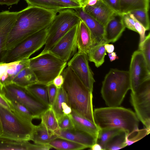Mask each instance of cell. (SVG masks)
<instances>
[{
    "mask_svg": "<svg viewBox=\"0 0 150 150\" xmlns=\"http://www.w3.org/2000/svg\"><path fill=\"white\" fill-rule=\"evenodd\" d=\"M107 43L105 40L93 46L87 54L88 60L93 62L96 67H98L104 62L106 54L105 45Z\"/></svg>",
    "mask_w": 150,
    "mask_h": 150,
    "instance_id": "cell-25",
    "label": "cell"
},
{
    "mask_svg": "<svg viewBox=\"0 0 150 150\" xmlns=\"http://www.w3.org/2000/svg\"><path fill=\"white\" fill-rule=\"evenodd\" d=\"M122 14L115 12L104 27V40L107 43L114 42L121 36L125 30Z\"/></svg>",
    "mask_w": 150,
    "mask_h": 150,
    "instance_id": "cell-17",
    "label": "cell"
},
{
    "mask_svg": "<svg viewBox=\"0 0 150 150\" xmlns=\"http://www.w3.org/2000/svg\"><path fill=\"white\" fill-rule=\"evenodd\" d=\"M102 0L115 12L119 13V0Z\"/></svg>",
    "mask_w": 150,
    "mask_h": 150,
    "instance_id": "cell-43",
    "label": "cell"
},
{
    "mask_svg": "<svg viewBox=\"0 0 150 150\" xmlns=\"http://www.w3.org/2000/svg\"><path fill=\"white\" fill-rule=\"evenodd\" d=\"M131 89L129 71L111 69L102 82V97L108 106H119Z\"/></svg>",
    "mask_w": 150,
    "mask_h": 150,
    "instance_id": "cell-4",
    "label": "cell"
},
{
    "mask_svg": "<svg viewBox=\"0 0 150 150\" xmlns=\"http://www.w3.org/2000/svg\"><path fill=\"white\" fill-rule=\"evenodd\" d=\"M28 6H35L47 10L59 11L67 8L68 6L56 0H25Z\"/></svg>",
    "mask_w": 150,
    "mask_h": 150,
    "instance_id": "cell-26",
    "label": "cell"
},
{
    "mask_svg": "<svg viewBox=\"0 0 150 150\" xmlns=\"http://www.w3.org/2000/svg\"><path fill=\"white\" fill-rule=\"evenodd\" d=\"M100 0H83L82 2V8L86 6H92L95 4Z\"/></svg>",
    "mask_w": 150,
    "mask_h": 150,
    "instance_id": "cell-48",
    "label": "cell"
},
{
    "mask_svg": "<svg viewBox=\"0 0 150 150\" xmlns=\"http://www.w3.org/2000/svg\"><path fill=\"white\" fill-rule=\"evenodd\" d=\"M74 10L90 30L93 46L104 40V27L86 12L82 7L77 8Z\"/></svg>",
    "mask_w": 150,
    "mask_h": 150,
    "instance_id": "cell-18",
    "label": "cell"
},
{
    "mask_svg": "<svg viewBox=\"0 0 150 150\" xmlns=\"http://www.w3.org/2000/svg\"><path fill=\"white\" fill-rule=\"evenodd\" d=\"M57 13L30 6L19 11L8 36L6 50L12 48L27 38L49 26Z\"/></svg>",
    "mask_w": 150,
    "mask_h": 150,
    "instance_id": "cell-1",
    "label": "cell"
},
{
    "mask_svg": "<svg viewBox=\"0 0 150 150\" xmlns=\"http://www.w3.org/2000/svg\"><path fill=\"white\" fill-rule=\"evenodd\" d=\"M59 128L61 129H67L74 128L69 115L64 114L58 120Z\"/></svg>",
    "mask_w": 150,
    "mask_h": 150,
    "instance_id": "cell-39",
    "label": "cell"
},
{
    "mask_svg": "<svg viewBox=\"0 0 150 150\" xmlns=\"http://www.w3.org/2000/svg\"><path fill=\"white\" fill-rule=\"evenodd\" d=\"M19 11H4L0 12V63L6 51V46L9 33L16 19Z\"/></svg>",
    "mask_w": 150,
    "mask_h": 150,
    "instance_id": "cell-14",
    "label": "cell"
},
{
    "mask_svg": "<svg viewBox=\"0 0 150 150\" xmlns=\"http://www.w3.org/2000/svg\"><path fill=\"white\" fill-rule=\"evenodd\" d=\"M57 137L68 140L90 148L96 142L97 139L92 135L74 127L67 129H59L53 132Z\"/></svg>",
    "mask_w": 150,
    "mask_h": 150,
    "instance_id": "cell-15",
    "label": "cell"
},
{
    "mask_svg": "<svg viewBox=\"0 0 150 150\" xmlns=\"http://www.w3.org/2000/svg\"><path fill=\"white\" fill-rule=\"evenodd\" d=\"M12 82L26 87L38 83V81L33 71L29 67H28L20 71L13 79Z\"/></svg>",
    "mask_w": 150,
    "mask_h": 150,
    "instance_id": "cell-27",
    "label": "cell"
},
{
    "mask_svg": "<svg viewBox=\"0 0 150 150\" xmlns=\"http://www.w3.org/2000/svg\"><path fill=\"white\" fill-rule=\"evenodd\" d=\"M108 56L110 62H112L116 59H118V57L117 56L116 53L114 52L108 53Z\"/></svg>",
    "mask_w": 150,
    "mask_h": 150,
    "instance_id": "cell-50",
    "label": "cell"
},
{
    "mask_svg": "<svg viewBox=\"0 0 150 150\" xmlns=\"http://www.w3.org/2000/svg\"><path fill=\"white\" fill-rule=\"evenodd\" d=\"M125 133L123 132L114 137L107 144L105 150H116L127 146L125 139Z\"/></svg>",
    "mask_w": 150,
    "mask_h": 150,
    "instance_id": "cell-34",
    "label": "cell"
},
{
    "mask_svg": "<svg viewBox=\"0 0 150 150\" xmlns=\"http://www.w3.org/2000/svg\"><path fill=\"white\" fill-rule=\"evenodd\" d=\"M0 137L20 141L30 140L35 126L29 121L0 105Z\"/></svg>",
    "mask_w": 150,
    "mask_h": 150,
    "instance_id": "cell-5",
    "label": "cell"
},
{
    "mask_svg": "<svg viewBox=\"0 0 150 150\" xmlns=\"http://www.w3.org/2000/svg\"><path fill=\"white\" fill-rule=\"evenodd\" d=\"M8 101L11 110L12 111L30 121H32L33 119L35 118L32 112L23 105L15 101Z\"/></svg>",
    "mask_w": 150,
    "mask_h": 150,
    "instance_id": "cell-33",
    "label": "cell"
},
{
    "mask_svg": "<svg viewBox=\"0 0 150 150\" xmlns=\"http://www.w3.org/2000/svg\"><path fill=\"white\" fill-rule=\"evenodd\" d=\"M40 119V123L52 132L59 129L58 120L51 106L41 115Z\"/></svg>",
    "mask_w": 150,
    "mask_h": 150,
    "instance_id": "cell-30",
    "label": "cell"
},
{
    "mask_svg": "<svg viewBox=\"0 0 150 150\" xmlns=\"http://www.w3.org/2000/svg\"><path fill=\"white\" fill-rule=\"evenodd\" d=\"M150 132V130L145 127L141 129H138L129 135L126 134V141L127 146H129L139 141L148 135Z\"/></svg>",
    "mask_w": 150,
    "mask_h": 150,
    "instance_id": "cell-36",
    "label": "cell"
},
{
    "mask_svg": "<svg viewBox=\"0 0 150 150\" xmlns=\"http://www.w3.org/2000/svg\"><path fill=\"white\" fill-rule=\"evenodd\" d=\"M76 1H78L80 3H81L82 5V2L83 0H74Z\"/></svg>",
    "mask_w": 150,
    "mask_h": 150,
    "instance_id": "cell-53",
    "label": "cell"
},
{
    "mask_svg": "<svg viewBox=\"0 0 150 150\" xmlns=\"http://www.w3.org/2000/svg\"><path fill=\"white\" fill-rule=\"evenodd\" d=\"M94 122L100 129L118 128L129 135L139 129V120L130 109L118 106H108L93 110Z\"/></svg>",
    "mask_w": 150,
    "mask_h": 150,
    "instance_id": "cell-3",
    "label": "cell"
},
{
    "mask_svg": "<svg viewBox=\"0 0 150 150\" xmlns=\"http://www.w3.org/2000/svg\"><path fill=\"white\" fill-rule=\"evenodd\" d=\"M78 24L73 27L49 51L67 63L77 52V36Z\"/></svg>",
    "mask_w": 150,
    "mask_h": 150,
    "instance_id": "cell-12",
    "label": "cell"
},
{
    "mask_svg": "<svg viewBox=\"0 0 150 150\" xmlns=\"http://www.w3.org/2000/svg\"><path fill=\"white\" fill-rule=\"evenodd\" d=\"M29 59L9 63H0V82L2 88L12 83L13 79L20 71L29 67Z\"/></svg>",
    "mask_w": 150,
    "mask_h": 150,
    "instance_id": "cell-16",
    "label": "cell"
},
{
    "mask_svg": "<svg viewBox=\"0 0 150 150\" xmlns=\"http://www.w3.org/2000/svg\"><path fill=\"white\" fill-rule=\"evenodd\" d=\"M57 137L53 132L40 123L35 125L30 140L36 144H47Z\"/></svg>",
    "mask_w": 150,
    "mask_h": 150,
    "instance_id": "cell-22",
    "label": "cell"
},
{
    "mask_svg": "<svg viewBox=\"0 0 150 150\" xmlns=\"http://www.w3.org/2000/svg\"><path fill=\"white\" fill-rule=\"evenodd\" d=\"M1 88H2V86L1 84V83L0 82V90L1 89Z\"/></svg>",
    "mask_w": 150,
    "mask_h": 150,
    "instance_id": "cell-54",
    "label": "cell"
},
{
    "mask_svg": "<svg viewBox=\"0 0 150 150\" xmlns=\"http://www.w3.org/2000/svg\"><path fill=\"white\" fill-rule=\"evenodd\" d=\"M69 115L75 128L86 132L97 139L99 129L95 123L72 110Z\"/></svg>",
    "mask_w": 150,
    "mask_h": 150,
    "instance_id": "cell-21",
    "label": "cell"
},
{
    "mask_svg": "<svg viewBox=\"0 0 150 150\" xmlns=\"http://www.w3.org/2000/svg\"><path fill=\"white\" fill-rule=\"evenodd\" d=\"M64 82V78L62 74L57 76L52 81V83L57 89L62 86Z\"/></svg>",
    "mask_w": 150,
    "mask_h": 150,
    "instance_id": "cell-44",
    "label": "cell"
},
{
    "mask_svg": "<svg viewBox=\"0 0 150 150\" xmlns=\"http://www.w3.org/2000/svg\"><path fill=\"white\" fill-rule=\"evenodd\" d=\"M77 45L78 51L87 54L93 46L90 31L85 23L81 20L78 25Z\"/></svg>",
    "mask_w": 150,
    "mask_h": 150,
    "instance_id": "cell-20",
    "label": "cell"
},
{
    "mask_svg": "<svg viewBox=\"0 0 150 150\" xmlns=\"http://www.w3.org/2000/svg\"><path fill=\"white\" fill-rule=\"evenodd\" d=\"M57 13L48 27L45 47L40 54L49 51L61 38L81 20L74 9H65Z\"/></svg>",
    "mask_w": 150,
    "mask_h": 150,
    "instance_id": "cell-7",
    "label": "cell"
},
{
    "mask_svg": "<svg viewBox=\"0 0 150 150\" xmlns=\"http://www.w3.org/2000/svg\"><path fill=\"white\" fill-rule=\"evenodd\" d=\"M84 11L104 27L115 12L102 0H100L94 5L82 8Z\"/></svg>",
    "mask_w": 150,
    "mask_h": 150,
    "instance_id": "cell-19",
    "label": "cell"
},
{
    "mask_svg": "<svg viewBox=\"0 0 150 150\" xmlns=\"http://www.w3.org/2000/svg\"><path fill=\"white\" fill-rule=\"evenodd\" d=\"M129 71L132 92H135L144 82L150 80V69L140 50H136L133 53Z\"/></svg>",
    "mask_w": 150,
    "mask_h": 150,
    "instance_id": "cell-11",
    "label": "cell"
},
{
    "mask_svg": "<svg viewBox=\"0 0 150 150\" xmlns=\"http://www.w3.org/2000/svg\"><path fill=\"white\" fill-rule=\"evenodd\" d=\"M132 14L136 19L144 26L146 30L150 29V22L148 10H138L130 12Z\"/></svg>",
    "mask_w": 150,
    "mask_h": 150,
    "instance_id": "cell-35",
    "label": "cell"
},
{
    "mask_svg": "<svg viewBox=\"0 0 150 150\" xmlns=\"http://www.w3.org/2000/svg\"><path fill=\"white\" fill-rule=\"evenodd\" d=\"M66 102L68 104L67 93L62 86L58 88L57 96L52 105L51 106L58 120L63 115L62 108V104Z\"/></svg>",
    "mask_w": 150,
    "mask_h": 150,
    "instance_id": "cell-32",
    "label": "cell"
},
{
    "mask_svg": "<svg viewBox=\"0 0 150 150\" xmlns=\"http://www.w3.org/2000/svg\"><path fill=\"white\" fill-rule=\"evenodd\" d=\"M149 0H119V13L123 14L136 10L149 11Z\"/></svg>",
    "mask_w": 150,
    "mask_h": 150,
    "instance_id": "cell-23",
    "label": "cell"
},
{
    "mask_svg": "<svg viewBox=\"0 0 150 150\" xmlns=\"http://www.w3.org/2000/svg\"><path fill=\"white\" fill-rule=\"evenodd\" d=\"M0 92L8 100L16 101L26 107L36 119H40L51 106L35 98L26 87L12 82L3 86Z\"/></svg>",
    "mask_w": 150,
    "mask_h": 150,
    "instance_id": "cell-8",
    "label": "cell"
},
{
    "mask_svg": "<svg viewBox=\"0 0 150 150\" xmlns=\"http://www.w3.org/2000/svg\"><path fill=\"white\" fill-rule=\"evenodd\" d=\"M67 64L49 51L29 59V67L38 83L47 85L62 74Z\"/></svg>",
    "mask_w": 150,
    "mask_h": 150,
    "instance_id": "cell-6",
    "label": "cell"
},
{
    "mask_svg": "<svg viewBox=\"0 0 150 150\" xmlns=\"http://www.w3.org/2000/svg\"><path fill=\"white\" fill-rule=\"evenodd\" d=\"M105 48L106 51L108 53L113 52L114 50V46L112 44H109L108 43L105 44Z\"/></svg>",
    "mask_w": 150,
    "mask_h": 150,
    "instance_id": "cell-49",
    "label": "cell"
},
{
    "mask_svg": "<svg viewBox=\"0 0 150 150\" xmlns=\"http://www.w3.org/2000/svg\"><path fill=\"white\" fill-rule=\"evenodd\" d=\"M48 27L27 38L6 51L2 62L9 63L29 59L32 54L45 45Z\"/></svg>",
    "mask_w": 150,
    "mask_h": 150,
    "instance_id": "cell-9",
    "label": "cell"
},
{
    "mask_svg": "<svg viewBox=\"0 0 150 150\" xmlns=\"http://www.w3.org/2000/svg\"><path fill=\"white\" fill-rule=\"evenodd\" d=\"M135 18L133 15L130 13L122 14V20L125 27L135 31Z\"/></svg>",
    "mask_w": 150,
    "mask_h": 150,
    "instance_id": "cell-38",
    "label": "cell"
},
{
    "mask_svg": "<svg viewBox=\"0 0 150 150\" xmlns=\"http://www.w3.org/2000/svg\"><path fill=\"white\" fill-rule=\"evenodd\" d=\"M2 133V129L1 127V125L0 121V136L1 135Z\"/></svg>",
    "mask_w": 150,
    "mask_h": 150,
    "instance_id": "cell-52",
    "label": "cell"
},
{
    "mask_svg": "<svg viewBox=\"0 0 150 150\" xmlns=\"http://www.w3.org/2000/svg\"><path fill=\"white\" fill-rule=\"evenodd\" d=\"M48 144L52 148L59 150H80L87 148L82 144L57 137Z\"/></svg>",
    "mask_w": 150,
    "mask_h": 150,
    "instance_id": "cell-29",
    "label": "cell"
},
{
    "mask_svg": "<svg viewBox=\"0 0 150 150\" xmlns=\"http://www.w3.org/2000/svg\"><path fill=\"white\" fill-rule=\"evenodd\" d=\"M20 0H0V4L6 5L7 6L17 4Z\"/></svg>",
    "mask_w": 150,
    "mask_h": 150,
    "instance_id": "cell-47",
    "label": "cell"
},
{
    "mask_svg": "<svg viewBox=\"0 0 150 150\" xmlns=\"http://www.w3.org/2000/svg\"><path fill=\"white\" fill-rule=\"evenodd\" d=\"M67 65L74 72L85 86L92 92L95 80L89 66L87 55L78 51L67 62Z\"/></svg>",
    "mask_w": 150,
    "mask_h": 150,
    "instance_id": "cell-13",
    "label": "cell"
},
{
    "mask_svg": "<svg viewBox=\"0 0 150 150\" xmlns=\"http://www.w3.org/2000/svg\"><path fill=\"white\" fill-rule=\"evenodd\" d=\"M26 87L35 98L45 104L50 106L46 85L37 83Z\"/></svg>",
    "mask_w": 150,
    "mask_h": 150,
    "instance_id": "cell-31",
    "label": "cell"
},
{
    "mask_svg": "<svg viewBox=\"0 0 150 150\" xmlns=\"http://www.w3.org/2000/svg\"><path fill=\"white\" fill-rule=\"evenodd\" d=\"M68 6L70 8H75L82 7L81 3L74 0H56Z\"/></svg>",
    "mask_w": 150,
    "mask_h": 150,
    "instance_id": "cell-42",
    "label": "cell"
},
{
    "mask_svg": "<svg viewBox=\"0 0 150 150\" xmlns=\"http://www.w3.org/2000/svg\"><path fill=\"white\" fill-rule=\"evenodd\" d=\"M130 101L135 113L145 127L150 130V80L130 93Z\"/></svg>",
    "mask_w": 150,
    "mask_h": 150,
    "instance_id": "cell-10",
    "label": "cell"
},
{
    "mask_svg": "<svg viewBox=\"0 0 150 150\" xmlns=\"http://www.w3.org/2000/svg\"><path fill=\"white\" fill-rule=\"evenodd\" d=\"M135 29L136 32L140 35L139 43L142 42L145 38V33L146 30L144 26L136 19L135 20Z\"/></svg>",
    "mask_w": 150,
    "mask_h": 150,
    "instance_id": "cell-41",
    "label": "cell"
},
{
    "mask_svg": "<svg viewBox=\"0 0 150 150\" xmlns=\"http://www.w3.org/2000/svg\"><path fill=\"white\" fill-rule=\"evenodd\" d=\"M139 50L142 52L148 67L150 69V34L145 37L144 40L139 43Z\"/></svg>",
    "mask_w": 150,
    "mask_h": 150,
    "instance_id": "cell-37",
    "label": "cell"
},
{
    "mask_svg": "<svg viewBox=\"0 0 150 150\" xmlns=\"http://www.w3.org/2000/svg\"><path fill=\"white\" fill-rule=\"evenodd\" d=\"M62 108L64 114L69 115L72 111L71 107L66 102H63L62 103Z\"/></svg>",
    "mask_w": 150,
    "mask_h": 150,
    "instance_id": "cell-46",
    "label": "cell"
},
{
    "mask_svg": "<svg viewBox=\"0 0 150 150\" xmlns=\"http://www.w3.org/2000/svg\"><path fill=\"white\" fill-rule=\"evenodd\" d=\"M47 93L50 105L51 106L57 96L58 89L52 83L47 85Z\"/></svg>",
    "mask_w": 150,
    "mask_h": 150,
    "instance_id": "cell-40",
    "label": "cell"
},
{
    "mask_svg": "<svg viewBox=\"0 0 150 150\" xmlns=\"http://www.w3.org/2000/svg\"><path fill=\"white\" fill-rule=\"evenodd\" d=\"M62 74L64 78L62 87L67 94L68 104L72 110L95 123L92 92L68 67L64 69Z\"/></svg>",
    "mask_w": 150,
    "mask_h": 150,
    "instance_id": "cell-2",
    "label": "cell"
},
{
    "mask_svg": "<svg viewBox=\"0 0 150 150\" xmlns=\"http://www.w3.org/2000/svg\"><path fill=\"white\" fill-rule=\"evenodd\" d=\"M90 148L91 150H103L101 146L96 142L93 144Z\"/></svg>",
    "mask_w": 150,
    "mask_h": 150,
    "instance_id": "cell-51",
    "label": "cell"
},
{
    "mask_svg": "<svg viewBox=\"0 0 150 150\" xmlns=\"http://www.w3.org/2000/svg\"><path fill=\"white\" fill-rule=\"evenodd\" d=\"M0 105L4 107L11 110L9 102L6 98L0 92Z\"/></svg>",
    "mask_w": 150,
    "mask_h": 150,
    "instance_id": "cell-45",
    "label": "cell"
},
{
    "mask_svg": "<svg viewBox=\"0 0 150 150\" xmlns=\"http://www.w3.org/2000/svg\"><path fill=\"white\" fill-rule=\"evenodd\" d=\"M123 132L122 129L118 128L100 129L97 137L96 143L100 144L103 150L107 144L113 138Z\"/></svg>",
    "mask_w": 150,
    "mask_h": 150,
    "instance_id": "cell-28",
    "label": "cell"
},
{
    "mask_svg": "<svg viewBox=\"0 0 150 150\" xmlns=\"http://www.w3.org/2000/svg\"><path fill=\"white\" fill-rule=\"evenodd\" d=\"M34 144L27 141H20L0 137V150H33Z\"/></svg>",
    "mask_w": 150,
    "mask_h": 150,
    "instance_id": "cell-24",
    "label": "cell"
}]
</instances>
